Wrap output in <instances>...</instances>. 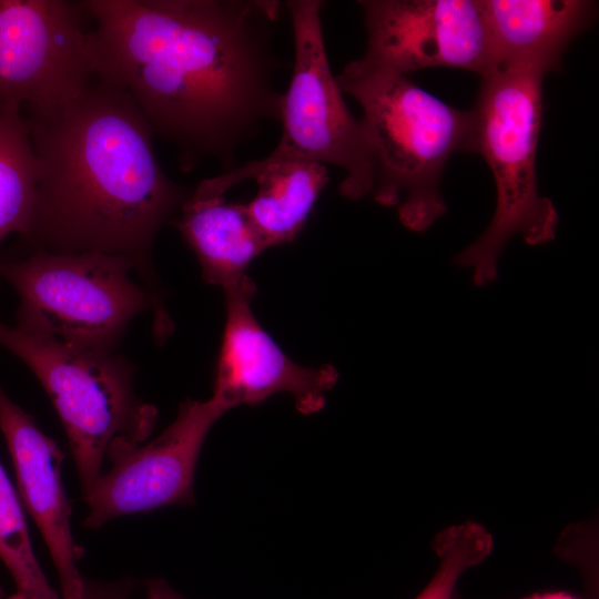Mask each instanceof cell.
I'll return each instance as SVG.
<instances>
[{
  "label": "cell",
  "instance_id": "1",
  "mask_svg": "<svg viewBox=\"0 0 599 599\" xmlns=\"http://www.w3.org/2000/svg\"><path fill=\"white\" fill-rule=\"evenodd\" d=\"M94 73L125 90L181 170L235 149L280 121L271 48L275 0H81Z\"/></svg>",
  "mask_w": 599,
  "mask_h": 599
},
{
  "label": "cell",
  "instance_id": "2",
  "mask_svg": "<svg viewBox=\"0 0 599 599\" xmlns=\"http://www.w3.org/2000/svg\"><path fill=\"white\" fill-rule=\"evenodd\" d=\"M23 113L39 165L23 238L33 251L94 252L130 261L158 314L165 315L152 247L191 190L162 170L154 132L135 101L95 74L73 99Z\"/></svg>",
  "mask_w": 599,
  "mask_h": 599
},
{
  "label": "cell",
  "instance_id": "3",
  "mask_svg": "<svg viewBox=\"0 0 599 599\" xmlns=\"http://www.w3.org/2000/svg\"><path fill=\"white\" fill-rule=\"evenodd\" d=\"M336 80L364 112L375 154V202L396 206L406 229L426 231L447 211L440 179L448 159L457 151L471 152L473 110L447 104L408 75L362 70L351 62Z\"/></svg>",
  "mask_w": 599,
  "mask_h": 599
},
{
  "label": "cell",
  "instance_id": "4",
  "mask_svg": "<svg viewBox=\"0 0 599 599\" xmlns=\"http://www.w3.org/2000/svg\"><path fill=\"white\" fill-rule=\"evenodd\" d=\"M549 71L534 63L501 67L481 78L474 113L473 153L491 170L496 207L483 234L460 251L454 263L473 271L483 287L498 274V260L519 234L528 245L552 241L559 215L538 191L536 158L542 123V82Z\"/></svg>",
  "mask_w": 599,
  "mask_h": 599
},
{
  "label": "cell",
  "instance_id": "5",
  "mask_svg": "<svg viewBox=\"0 0 599 599\" xmlns=\"http://www.w3.org/2000/svg\"><path fill=\"white\" fill-rule=\"evenodd\" d=\"M0 346L20 358L50 397L64 428L83 496L110 463L143 444L156 407L134 390V366L109 351L80 347L0 321Z\"/></svg>",
  "mask_w": 599,
  "mask_h": 599
},
{
  "label": "cell",
  "instance_id": "6",
  "mask_svg": "<svg viewBox=\"0 0 599 599\" xmlns=\"http://www.w3.org/2000/svg\"><path fill=\"white\" fill-rule=\"evenodd\" d=\"M133 272L130 261L94 252L34 250L22 258L0 260V277L19 296L17 326L109 352L134 317L148 309L156 315L152 294Z\"/></svg>",
  "mask_w": 599,
  "mask_h": 599
},
{
  "label": "cell",
  "instance_id": "7",
  "mask_svg": "<svg viewBox=\"0 0 599 599\" xmlns=\"http://www.w3.org/2000/svg\"><path fill=\"white\" fill-rule=\"evenodd\" d=\"M294 39L290 84L282 93V134L264 159L267 165L285 160L314 161L344 171L339 193L352 201L372 195L375 154L368 131L347 108L332 73L322 28L321 0H287Z\"/></svg>",
  "mask_w": 599,
  "mask_h": 599
},
{
  "label": "cell",
  "instance_id": "8",
  "mask_svg": "<svg viewBox=\"0 0 599 599\" xmlns=\"http://www.w3.org/2000/svg\"><path fill=\"white\" fill-rule=\"evenodd\" d=\"M80 1L0 0V110L62 104L95 75Z\"/></svg>",
  "mask_w": 599,
  "mask_h": 599
},
{
  "label": "cell",
  "instance_id": "9",
  "mask_svg": "<svg viewBox=\"0 0 599 599\" xmlns=\"http://www.w3.org/2000/svg\"><path fill=\"white\" fill-rule=\"evenodd\" d=\"M366 49L356 68L410 75L426 68L481 78L495 70L479 0H364Z\"/></svg>",
  "mask_w": 599,
  "mask_h": 599
},
{
  "label": "cell",
  "instance_id": "10",
  "mask_svg": "<svg viewBox=\"0 0 599 599\" xmlns=\"http://www.w3.org/2000/svg\"><path fill=\"white\" fill-rule=\"evenodd\" d=\"M227 409L215 398H186L176 418L155 439L111 461L83 496L89 512L83 525L106 522L167 506L195 502L194 475L205 438Z\"/></svg>",
  "mask_w": 599,
  "mask_h": 599
},
{
  "label": "cell",
  "instance_id": "11",
  "mask_svg": "<svg viewBox=\"0 0 599 599\" xmlns=\"http://www.w3.org/2000/svg\"><path fill=\"white\" fill-rule=\"evenodd\" d=\"M224 294L226 317L212 397L230 410L288 393L300 413L321 410L326 392L338 379L337 370L328 364L306 367L284 353L252 309L256 285L251 277Z\"/></svg>",
  "mask_w": 599,
  "mask_h": 599
},
{
  "label": "cell",
  "instance_id": "12",
  "mask_svg": "<svg viewBox=\"0 0 599 599\" xmlns=\"http://www.w3.org/2000/svg\"><path fill=\"white\" fill-rule=\"evenodd\" d=\"M0 429L14 467L18 495L31 515L50 552L63 599H82L85 578L78 561L83 548L71 530V507L61 466L64 453L33 417L14 403L0 385Z\"/></svg>",
  "mask_w": 599,
  "mask_h": 599
},
{
  "label": "cell",
  "instance_id": "13",
  "mask_svg": "<svg viewBox=\"0 0 599 599\" xmlns=\"http://www.w3.org/2000/svg\"><path fill=\"white\" fill-rule=\"evenodd\" d=\"M495 70L534 63L558 70L569 43L593 21L588 0H479Z\"/></svg>",
  "mask_w": 599,
  "mask_h": 599
},
{
  "label": "cell",
  "instance_id": "14",
  "mask_svg": "<svg viewBox=\"0 0 599 599\" xmlns=\"http://www.w3.org/2000/svg\"><path fill=\"white\" fill-rule=\"evenodd\" d=\"M169 224L194 253L203 280L224 292L246 281L250 264L268 248L244 203L229 202L199 185Z\"/></svg>",
  "mask_w": 599,
  "mask_h": 599
},
{
  "label": "cell",
  "instance_id": "15",
  "mask_svg": "<svg viewBox=\"0 0 599 599\" xmlns=\"http://www.w3.org/2000/svg\"><path fill=\"white\" fill-rule=\"evenodd\" d=\"M251 179L256 180L258 189L244 207L268 247L297 237L329 181L327 166L322 163L285 160L267 165L251 161L200 183L214 194L225 195Z\"/></svg>",
  "mask_w": 599,
  "mask_h": 599
},
{
  "label": "cell",
  "instance_id": "16",
  "mask_svg": "<svg viewBox=\"0 0 599 599\" xmlns=\"http://www.w3.org/2000/svg\"><path fill=\"white\" fill-rule=\"evenodd\" d=\"M39 165L29 122L21 111L0 110V245L24 237L37 194Z\"/></svg>",
  "mask_w": 599,
  "mask_h": 599
},
{
  "label": "cell",
  "instance_id": "17",
  "mask_svg": "<svg viewBox=\"0 0 599 599\" xmlns=\"http://www.w3.org/2000/svg\"><path fill=\"white\" fill-rule=\"evenodd\" d=\"M0 560L14 582L7 599H63L48 581L33 551L23 506L0 464Z\"/></svg>",
  "mask_w": 599,
  "mask_h": 599
},
{
  "label": "cell",
  "instance_id": "18",
  "mask_svg": "<svg viewBox=\"0 0 599 599\" xmlns=\"http://www.w3.org/2000/svg\"><path fill=\"white\" fill-rule=\"evenodd\" d=\"M434 544L439 566L415 599H453L460 576L490 554L493 538L479 524L464 522L439 532Z\"/></svg>",
  "mask_w": 599,
  "mask_h": 599
},
{
  "label": "cell",
  "instance_id": "19",
  "mask_svg": "<svg viewBox=\"0 0 599 599\" xmlns=\"http://www.w3.org/2000/svg\"><path fill=\"white\" fill-rule=\"evenodd\" d=\"M124 591L121 586L103 585L85 579V590L82 599H121Z\"/></svg>",
  "mask_w": 599,
  "mask_h": 599
},
{
  "label": "cell",
  "instance_id": "20",
  "mask_svg": "<svg viewBox=\"0 0 599 599\" xmlns=\"http://www.w3.org/2000/svg\"><path fill=\"white\" fill-rule=\"evenodd\" d=\"M145 599H171V586L163 579L154 578L148 580V582L145 583ZM121 599H130L126 591H124Z\"/></svg>",
  "mask_w": 599,
  "mask_h": 599
},
{
  "label": "cell",
  "instance_id": "21",
  "mask_svg": "<svg viewBox=\"0 0 599 599\" xmlns=\"http://www.w3.org/2000/svg\"><path fill=\"white\" fill-rule=\"evenodd\" d=\"M526 599H576V598L564 592H548V593H541V595H534Z\"/></svg>",
  "mask_w": 599,
  "mask_h": 599
},
{
  "label": "cell",
  "instance_id": "22",
  "mask_svg": "<svg viewBox=\"0 0 599 599\" xmlns=\"http://www.w3.org/2000/svg\"><path fill=\"white\" fill-rule=\"evenodd\" d=\"M170 598L171 599H184L182 596H180L177 592H175L172 587L170 589Z\"/></svg>",
  "mask_w": 599,
  "mask_h": 599
},
{
  "label": "cell",
  "instance_id": "23",
  "mask_svg": "<svg viewBox=\"0 0 599 599\" xmlns=\"http://www.w3.org/2000/svg\"><path fill=\"white\" fill-rule=\"evenodd\" d=\"M3 597H4V590L0 583V599H3Z\"/></svg>",
  "mask_w": 599,
  "mask_h": 599
},
{
  "label": "cell",
  "instance_id": "24",
  "mask_svg": "<svg viewBox=\"0 0 599 599\" xmlns=\"http://www.w3.org/2000/svg\"><path fill=\"white\" fill-rule=\"evenodd\" d=\"M453 599H461V597L457 592H455Z\"/></svg>",
  "mask_w": 599,
  "mask_h": 599
}]
</instances>
